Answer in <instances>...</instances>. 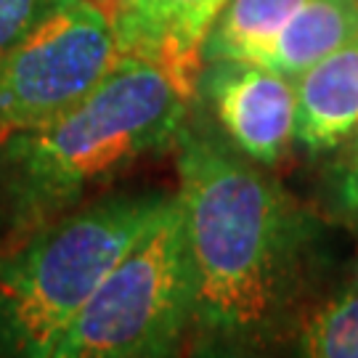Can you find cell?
<instances>
[{
  "label": "cell",
  "instance_id": "277c9868",
  "mask_svg": "<svg viewBox=\"0 0 358 358\" xmlns=\"http://www.w3.org/2000/svg\"><path fill=\"white\" fill-rule=\"evenodd\" d=\"M194 273L178 199L170 196L85 308L53 340L48 358H154L189 345Z\"/></svg>",
  "mask_w": 358,
  "mask_h": 358
},
{
  "label": "cell",
  "instance_id": "4fadbf2b",
  "mask_svg": "<svg viewBox=\"0 0 358 358\" xmlns=\"http://www.w3.org/2000/svg\"><path fill=\"white\" fill-rule=\"evenodd\" d=\"M51 0H0V51L8 48Z\"/></svg>",
  "mask_w": 358,
  "mask_h": 358
},
{
  "label": "cell",
  "instance_id": "9c48e42d",
  "mask_svg": "<svg viewBox=\"0 0 358 358\" xmlns=\"http://www.w3.org/2000/svg\"><path fill=\"white\" fill-rule=\"evenodd\" d=\"M356 38L358 0H306L257 64L294 80Z\"/></svg>",
  "mask_w": 358,
  "mask_h": 358
},
{
  "label": "cell",
  "instance_id": "5b68a950",
  "mask_svg": "<svg viewBox=\"0 0 358 358\" xmlns=\"http://www.w3.org/2000/svg\"><path fill=\"white\" fill-rule=\"evenodd\" d=\"M112 22L90 0H51L0 51V141L85 99L117 62Z\"/></svg>",
  "mask_w": 358,
  "mask_h": 358
},
{
  "label": "cell",
  "instance_id": "9a60e30c",
  "mask_svg": "<svg viewBox=\"0 0 358 358\" xmlns=\"http://www.w3.org/2000/svg\"><path fill=\"white\" fill-rule=\"evenodd\" d=\"M353 287H358V252L353 257Z\"/></svg>",
  "mask_w": 358,
  "mask_h": 358
},
{
  "label": "cell",
  "instance_id": "8992f818",
  "mask_svg": "<svg viewBox=\"0 0 358 358\" xmlns=\"http://www.w3.org/2000/svg\"><path fill=\"white\" fill-rule=\"evenodd\" d=\"M194 96L220 133L263 167H276L294 146V80L257 62L215 59L196 72Z\"/></svg>",
  "mask_w": 358,
  "mask_h": 358
},
{
  "label": "cell",
  "instance_id": "7a4b0ae2",
  "mask_svg": "<svg viewBox=\"0 0 358 358\" xmlns=\"http://www.w3.org/2000/svg\"><path fill=\"white\" fill-rule=\"evenodd\" d=\"M192 99L152 62L117 56L85 99L0 141V244L88 205L122 173L176 146Z\"/></svg>",
  "mask_w": 358,
  "mask_h": 358
},
{
  "label": "cell",
  "instance_id": "8fae6325",
  "mask_svg": "<svg viewBox=\"0 0 358 358\" xmlns=\"http://www.w3.org/2000/svg\"><path fill=\"white\" fill-rule=\"evenodd\" d=\"M294 353L308 358H358V287L313 300L294 327Z\"/></svg>",
  "mask_w": 358,
  "mask_h": 358
},
{
  "label": "cell",
  "instance_id": "52a82bcc",
  "mask_svg": "<svg viewBox=\"0 0 358 358\" xmlns=\"http://www.w3.org/2000/svg\"><path fill=\"white\" fill-rule=\"evenodd\" d=\"M226 3L229 0H120L109 13L117 53L157 64L186 99H194L202 43Z\"/></svg>",
  "mask_w": 358,
  "mask_h": 358
},
{
  "label": "cell",
  "instance_id": "ba28073f",
  "mask_svg": "<svg viewBox=\"0 0 358 358\" xmlns=\"http://www.w3.org/2000/svg\"><path fill=\"white\" fill-rule=\"evenodd\" d=\"M294 146L332 154L358 133V38L294 77Z\"/></svg>",
  "mask_w": 358,
  "mask_h": 358
},
{
  "label": "cell",
  "instance_id": "7c38bea8",
  "mask_svg": "<svg viewBox=\"0 0 358 358\" xmlns=\"http://www.w3.org/2000/svg\"><path fill=\"white\" fill-rule=\"evenodd\" d=\"M334 162L329 170V210L345 226L358 231V133L334 149Z\"/></svg>",
  "mask_w": 358,
  "mask_h": 358
},
{
  "label": "cell",
  "instance_id": "3957f363",
  "mask_svg": "<svg viewBox=\"0 0 358 358\" xmlns=\"http://www.w3.org/2000/svg\"><path fill=\"white\" fill-rule=\"evenodd\" d=\"M173 194L90 199L0 244V353L48 358L53 340L85 308Z\"/></svg>",
  "mask_w": 358,
  "mask_h": 358
},
{
  "label": "cell",
  "instance_id": "30bf717a",
  "mask_svg": "<svg viewBox=\"0 0 358 358\" xmlns=\"http://www.w3.org/2000/svg\"><path fill=\"white\" fill-rule=\"evenodd\" d=\"M306 0H229L202 43V64L215 59L260 62Z\"/></svg>",
  "mask_w": 358,
  "mask_h": 358
},
{
  "label": "cell",
  "instance_id": "5bb4252c",
  "mask_svg": "<svg viewBox=\"0 0 358 358\" xmlns=\"http://www.w3.org/2000/svg\"><path fill=\"white\" fill-rule=\"evenodd\" d=\"M90 3H96V6H99L101 11H106V16H109V13L115 11V6L120 3V0H90Z\"/></svg>",
  "mask_w": 358,
  "mask_h": 358
},
{
  "label": "cell",
  "instance_id": "6da1fadb",
  "mask_svg": "<svg viewBox=\"0 0 358 358\" xmlns=\"http://www.w3.org/2000/svg\"><path fill=\"white\" fill-rule=\"evenodd\" d=\"M176 167L194 273L189 348L247 356L289 340L316 300L319 217L223 133L192 117V106L176 136Z\"/></svg>",
  "mask_w": 358,
  "mask_h": 358
}]
</instances>
